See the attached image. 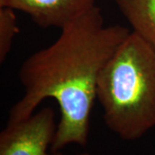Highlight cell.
Returning <instances> with one entry per match:
<instances>
[{
  "mask_svg": "<svg viewBox=\"0 0 155 155\" xmlns=\"http://www.w3.org/2000/svg\"><path fill=\"white\" fill-rule=\"evenodd\" d=\"M130 32L122 25L106 26L97 5L61 28L54 43L22 63L19 79L23 95L11 107L8 122L28 118L42 101L53 98L61 117L52 151L72 144L85 147L100 73Z\"/></svg>",
  "mask_w": 155,
  "mask_h": 155,
  "instance_id": "cell-1",
  "label": "cell"
},
{
  "mask_svg": "<svg viewBox=\"0 0 155 155\" xmlns=\"http://www.w3.org/2000/svg\"><path fill=\"white\" fill-rule=\"evenodd\" d=\"M97 99L111 132L134 141L155 127V51L134 32L100 73Z\"/></svg>",
  "mask_w": 155,
  "mask_h": 155,
  "instance_id": "cell-2",
  "label": "cell"
},
{
  "mask_svg": "<svg viewBox=\"0 0 155 155\" xmlns=\"http://www.w3.org/2000/svg\"><path fill=\"white\" fill-rule=\"evenodd\" d=\"M57 124L51 107H44L22 121L8 122L0 133V155H64L61 151H48Z\"/></svg>",
  "mask_w": 155,
  "mask_h": 155,
  "instance_id": "cell-3",
  "label": "cell"
},
{
  "mask_svg": "<svg viewBox=\"0 0 155 155\" xmlns=\"http://www.w3.org/2000/svg\"><path fill=\"white\" fill-rule=\"evenodd\" d=\"M97 0H0V6L27 14L41 28H62L96 6Z\"/></svg>",
  "mask_w": 155,
  "mask_h": 155,
  "instance_id": "cell-4",
  "label": "cell"
},
{
  "mask_svg": "<svg viewBox=\"0 0 155 155\" xmlns=\"http://www.w3.org/2000/svg\"><path fill=\"white\" fill-rule=\"evenodd\" d=\"M135 33L155 51V0H114Z\"/></svg>",
  "mask_w": 155,
  "mask_h": 155,
  "instance_id": "cell-5",
  "label": "cell"
},
{
  "mask_svg": "<svg viewBox=\"0 0 155 155\" xmlns=\"http://www.w3.org/2000/svg\"><path fill=\"white\" fill-rule=\"evenodd\" d=\"M15 11L9 7L0 6V63L5 61L19 31Z\"/></svg>",
  "mask_w": 155,
  "mask_h": 155,
  "instance_id": "cell-6",
  "label": "cell"
},
{
  "mask_svg": "<svg viewBox=\"0 0 155 155\" xmlns=\"http://www.w3.org/2000/svg\"><path fill=\"white\" fill-rule=\"evenodd\" d=\"M76 155H91L90 153H78Z\"/></svg>",
  "mask_w": 155,
  "mask_h": 155,
  "instance_id": "cell-7",
  "label": "cell"
}]
</instances>
